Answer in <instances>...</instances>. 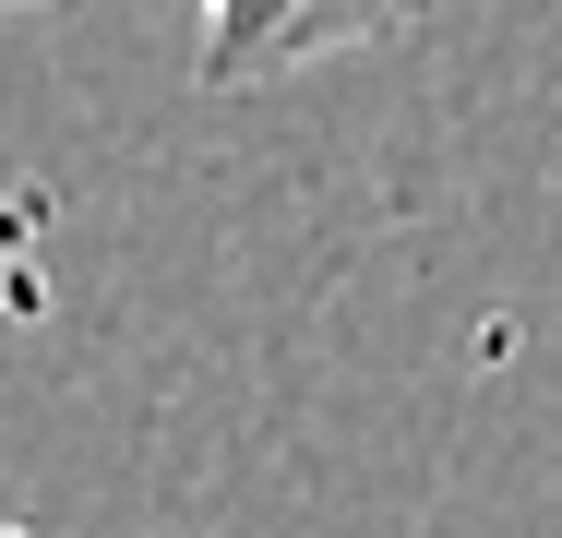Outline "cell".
<instances>
[{"label":"cell","mask_w":562,"mask_h":538,"mask_svg":"<svg viewBox=\"0 0 562 538\" xmlns=\"http://www.w3.org/2000/svg\"><path fill=\"white\" fill-rule=\"evenodd\" d=\"M0 12H24V0H0ZM180 12H204L192 85H204V97H251V85H288V72H312V60L371 48V36H407V24L443 12V0H180Z\"/></svg>","instance_id":"6da1fadb"}]
</instances>
